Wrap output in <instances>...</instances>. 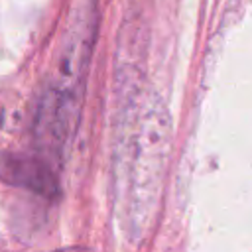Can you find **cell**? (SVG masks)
Wrapping results in <instances>:
<instances>
[{
  "label": "cell",
  "instance_id": "obj_1",
  "mask_svg": "<svg viewBox=\"0 0 252 252\" xmlns=\"http://www.w3.org/2000/svg\"><path fill=\"white\" fill-rule=\"evenodd\" d=\"M124 94L112 152L114 203L122 232L140 242L154 226L165 163L169 156L171 122L156 93H144L130 75L120 77Z\"/></svg>",
  "mask_w": 252,
  "mask_h": 252
},
{
  "label": "cell",
  "instance_id": "obj_2",
  "mask_svg": "<svg viewBox=\"0 0 252 252\" xmlns=\"http://www.w3.org/2000/svg\"><path fill=\"white\" fill-rule=\"evenodd\" d=\"M96 32L98 0H79L61 35L53 71L33 106L32 138L35 152L57 167L71 146L79 124Z\"/></svg>",
  "mask_w": 252,
  "mask_h": 252
},
{
  "label": "cell",
  "instance_id": "obj_3",
  "mask_svg": "<svg viewBox=\"0 0 252 252\" xmlns=\"http://www.w3.org/2000/svg\"><path fill=\"white\" fill-rule=\"evenodd\" d=\"M0 181L16 189L32 191L43 199L61 195L57 167L43 156L0 150Z\"/></svg>",
  "mask_w": 252,
  "mask_h": 252
}]
</instances>
